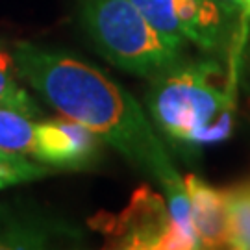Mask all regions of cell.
<instances>
[{"mask_svg": "<svg viewBox=\"0 0 250 250\" xmlns=\"http://www.w3.org/2000/svg\"><path fill=\"white\" fill-rule=\"evenodd\" d=\"M17 78L24 80L63 117L89 128L134 167L160 184L178 232L200 249L191 219L186 180L134 95L91 63L71 54L19 41L8 50Z\"/></svg>", "mask_w": 250, "mask_h": 250, "instance_id": "1", "label": "cell"}, {"mask_svg": "<svg viewBox=\"0 0 250 250\" xmlns=\"http://www.w3.org/2000/svg\"><path fill=\"white\" fill-rule=\"evenodd\" d=\"M146 106L165 134L189 145L228 139L233 128V93L219 63L182 60L150 78Z\"/></svg>", "mask_w": 250, "mask_h": 250, "instance_id": "2", "label": "cell"}, {"mask_svg": "<svg viewBox=\"0 0 250 250\" xmlns=\"http://www.w3.org/2000/svg\"><path fill=\"white\" fill-rule=\"evenodd\" d=\"M82 24L111 65L141 78H154L184 60V48L139 11L132 0H78Z\"/></svg>", "mask_w": 250, "mask_h": 250, "instance_id": "3", "label": "cell"}, {"mask_svg": "<svg viewBox=\"0 0 250 250\" xmlns=\"http://www.w3.org/2000/svg\"><path fill=\"white\" fill-rule=\"evenodd\" d=\"M156 30L180 45L215 52L228 21L215 0H132Z\"/></svg>", "mask_w": 250, "mask_h": 250, "instance_id": "4", "label": "cell"}, {"mask_svg": "<svg viewBox=\"0 0 250 250\" xmlns=\"http://www.w3.org/2000/svg\"><path fill=\"white\" fill-rule=\"evenodd\" d=\"M109 241L119 249H193L178 232L167 202L148 188H141L132 202L106 228Z\"/></svg>", "mask_w": 250, "mask_h": 250, "instance_id": "5", "label": "cell"}, {"mask_svg": "<svg viewBox=\"0 0 250 250\" xmlns=\"http://www.w3.org/2000/svg\"><path fill=\"white\" fill-rule=\"evenodd\" d=\"M102 139L89 128L71 119L37 123L34 160L56 170H85L97 165L102 154Z\"/></svg>", "mask_w": 250, "mask_h": 250, "instance_id": "6", "label": "cell"}, {"mask_svg": "<svg viewBox=\"0 0 250 250\" xmlns=\"http://www.w3.org/2000/svg\"><path fill=\"white\" fill-rule=\"evenodd\" d=\"M191 219L200 249H230V221L224 191L195 174L186 176Z\"/></svg>", "mask_w": 250, "mask_h": 250, "instance_id": "7", "label": "cell"}, {"mask_svg": "<svg viewBox=\"0 0 250 250\" xmlns=\"http://www.w3.org/2000/svg\"><path fill=\"white\" fill-rule=\"evenodd\" d=\"M72 232L67 224L0 206V250L46 249L58 239H69Z\"/></svg>", "mask_w": 250, "mask_h": 250, "instance_id": "8", "label": "cell"}, {"mask_svg": "<svg viewBox=\"0 0 250 250\" xmlns=\"http://www.w3.org/2000/svg\"><path fill=\"white\" fill-rule=\"evenodd\" d=\"M37 123L17 109L0 106V148L34 158Z\"/></svg>", "mask_w": 250, "mask_h": 250, "instance_id": "9", "label": "cell"}, {"mask_svg": "<svg viewBox=\"0 0 250 250\" xmlns=\"http://www.w3.org/2000/svg\"><path fill=\"white\" fill-rule=\"evenodd\" d=\"M230 249L250 250V184L226 189Z\"/></svg>", "mask_w": 250, "mask_h": 250, "instance_id": "10", "label": "cell"}, {"mask_svg": "<svg viewBox=\"0 0 250 250\" xmlns=\"http://www.w3.org/2000/svg\"><path fill=\"white\" fill-rule=\"evenodd\" d=\"M52 167L37 160H30L24 154L0 148V191L19 184H28L54 174Z\"/></svg>", "mask_w": 250, "mask_h": 250, "instance_id": "11", "label": "cell"}, {"mask_svg": "<svg viewBox=\"0 0 250 250\" xmlns=\"http://www.w3.org/2000/svg\"><path fill=\"white\" fill-rule=\"evenodd\" d=\"M0 106L17 109L34 119L41 115L39 104L17 82V72L11 65L8 52L0 54Z\"/></svg>", "mask_w": 250, "mask_h": 250, "instance_id": "12", "label": "cell"}, {"mask_svg": "<svg viewBox=\"0 0 250 250\" xmlns=\"http://www.w3.org/2000/svg\"><path fill=\"white\" fill-rule=\"evenodd\" d=\"M226 21L250 22V0H215Z\"/></svg>", "mask_w": 250, "mask_h": 250, "instance_id": "13", "label": "cell"}, {"mask_svg": "<svg viewBox=\"0 0 250 250\" xmlns=\"http://www.w3.org/2000/svg\"><path fill=\"white\" fill-rule=\"evenodd\" d=\"M2 52H6V50H4V46H2V43H0V54Z\"/></svg>", "mask_w": 250, "mask_h": 250, "instance_id": "14", "label": "cell"}]
</instances>
